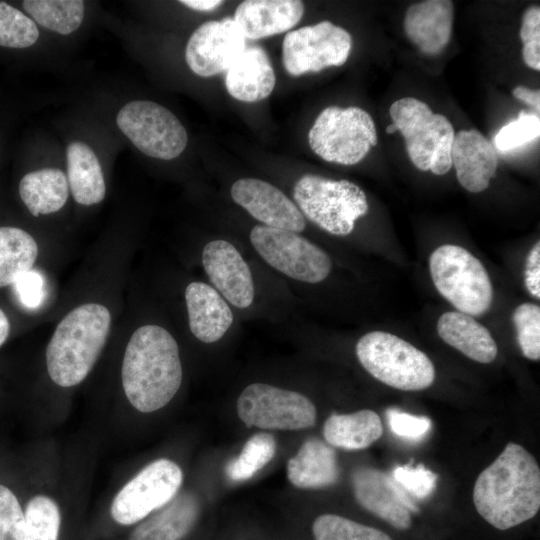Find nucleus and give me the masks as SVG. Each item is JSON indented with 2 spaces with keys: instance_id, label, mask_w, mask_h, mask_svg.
<instances>
[{
  "instance_id": "7ed1b4c3",
  "label": "nucleus",
  "mask_w": 540,
  "mask_h": 540,
  "mask_svg": "<svg viewBox=\"0 0 540 540\" xmlns=\"http://www.w3.org/2000/svg\"><path fill=\"white\" fill-rule=\"evenodd\" d=\"M110 326V311L101 303H83L69 311L57 324L46 348L51 380L64 388L81 383L98 360Z\"/></svg>"
},
{
  "instance_id": "473e14b6",
  "label": "nucleus",
  "mask_w": 540,
  "mask_h": 540,
  "mask_svg": "<svg viewBox=\"0 0 540 540\" xmlns=\"http://www.w3.org/2000/svg\"><path fill=\"white\" fill-rule=\"evenodd\" d=\"M437 474L422 464L398 466L393 470V479L407 493L418 499L429 497L436 488Z\"/></svg>"
},
{
  "instance_id": "5701e85b",
  "label": "nucleus",
  "mask_w": 540,
  "mask_h": 540,
  "mask_svg": "<svg viewBox=\"0 0 540 540\" xmlns=\"http://www.w3.org/2000/svg\"><path fill=\"white\" fill-rule=\"evenodd\" d=\"M67 180L74 200L81 205L100 203L106 194V185L100 162L94 151L84 142L68 145Z\"/></svg>"
},
{
  "instance_id": "4468645a",
  "label": "nucleus",
  "mask_w": 540,
  "mask_h": 540,
  "mask_svg": "<svg viewBox=\"0 0 540 540\" xmlns=\"http://www.w3.org/2000/svg\"><path fill=\"white\" fill-rule=\"evenodd\" d=\"M201 263L212 286L237 309H248L255 298L254 278L247 261L231 242L213 239L201 253Z\"/></svg>"
},
{
  "instance_id": "ea45409f",
  "label": "nucleus",
  "mask_w": 540,
  "mask_h": 540,
  "mask_svg": "<svg viewBox=\"0 0 540 540\" xmlns=\"http://www.w3.org/2000/svg\"><path fill=\"white\" fill-rule=\"evenodd\" d=\"M512 93H515V94H521L525 97H528V98H533V99H539L540 98V91L539 90H531L527 87H524V86H517L513 89Z\"/></svg>"
},
{
  "instance_id": "bb28decb",
  "label": "nucleus",
  "mask_w": 540,
  "mask_h": 540,
  "mask_svg": "<svg viewBox=\"0 0 540 540\" xmlns=\"http://www.w3.org/2000/svg\"><path fill=\"white\" fill-rule=\"evenodd\" d=\"M22 5L39 25L62 35L77 30L84 17L81 0H25Z\"/></svg>"
},
{
  "instance_id": "ddd939ff",
  "label": "nucleus",
  "mask_w": 540,
  "mask_h": 540,
  "mask_svg": "<svg viewBox=\"0 0 540 540\" xmlns=\"http://www.w3.org/2000/svg\"><path fill=\"white\" fill-rule=\"evenodd\" d=\"M245 40L233 18L205 22L188 40L186 63L192 72L201 77L227 71L246 48Z\"/></svg>"
},
{
  "instance_id": "2eb2a0df",
  "label": "nucleus",
  "mask_w": 540,
  "mask_h": 540,
  "mask_svg": "<svg viewBox=\"0 0 540 540\" xmlns=\"http://www.w3.org/2000/svg\"><path fill=\"white\" fill-rule=\"evenodd\" d=\"M233 201L260 225L301 233L306 219L286 194L271 183L257 178H241L230 189Z\"/></svg>"
},
{
  "instance_id": "72a5a7b5",
  "label": "nucleus",
  "mask_w": 540,
  "mask_h": 540,
  "mask_svg": "<svg viewBox=\"0 0 540 540\" xmlns=\"http://www.w3.org/2000/svg\"><path fill=\"white\" fill-rule=\"evenodd\" d=\"M25 515L14 493L0 485V540H23Z\"/></svg>"
},
{
  "instance_id": "4c0bfd02",
  "label": "nucleus",
  "mask_w": 540,
  "mask_h": 540,
  "mask_svg": "<svg viewBox=\"0 0 540 540\" xmlns=\"http://www.w3.org/2000/svg\"><path fill=\"white\" fill-rule=\"evenodd\" d=\"M181 4L198 11H212L221 4L220 0H181Z\"/></svg>"
},
{
  "instance_id": "cd10ccee",
  "label": "nucleus",
  "mask_w": 540,
  "mask_h": 540,
  "mask_svg": "<svg viewBox=\"0 0 540 540\" xmlns=\"http://www.w3.org/2000/svg\"><path fill=\"white\" fill-rule=\"evenodd\" d=\"M275 452L274 436L265 432L257 433L247 440L240 454L227 464L226 475L234 482L248 480L272 460Z\"/></svg>"
},
{
  "instance_id": "c756f323",
  "label": "nucleus",
  "mask_w": 540,
  "mask_h": 540,
  "mask_svg": "<svg viewBox=\"0 0 540 540\" xmlns=\"http://www.w3.org/2000/svg\"><path fill=\"white\" fill-rule=\"evenodd\" d=\"M312 533L315 540H392L379 529L330 513L314 520Z\"/></svg>"
},
{
  "instance_id": "7c9ffc66",
  "label": "nucleus",
  "mask_w": 540,
  "mask_h": 540,
  "mask_svg": "<svg viewBox=\"0 0 540 540\" xmlns=\"http://www.w3.org/2000/svg\"><path fill=\"white\" fill-rule=\"evenodd\" d=\"M39 37L35 22L20 10L0 1V46L27 48Z\"/></svg>"
},
{
  "instance_id": "412c9836",
  "label": "nucleus",
  "mask_w": 540,
  "mask_h": 540,
  "mask_svg": "<svg viewBox=\"0 0 540 540\" xmlns=\"http://www.w3.org/2000/svg\"><path fill=\"white\" fill-rule=\"evenodd\" d=\"M339 473L334 449L317 438L306 440L287 462L288 480L297 488L328 487L338 481Z\"/></svg>"
},
{
  "instance_id": "dca6fc26",
  "label": "nucleus",
  "mask_w": 540,
  "mask_h": 540,
  "mask_svg": "<svg viewBox=\"0 0 540 540\" xmlns=\"http://www.w3.org/2000/svg\"><path fill=\"white\" fill-rule=\"evenodd\" d=\"M352 488L358 504L398 530L412 524L411 513L418 509L392 477L371 467L352 473Z\"/></svg>"
},
{
  "instance_id": "37998d69",
  "label": "nucleus",
  "mask_w": 540,
  "mask_h": 540,
  "mask_svg": "<svg viewBox=\"0 0 540 540\" xmlns=\"http://www.w3.org/2000/svg\"><path fill=\"white\" fill-rule=\"evenodd\" d=\"M397 130H398V129H397V127L395 126L394 123H393V124H390V125H388V126L386 127V132H387L388 134L395 133Z\"/></svg>"
},
{
  "instance_id": "2f4dec72",
  "label": "nucleus",
  "mask_w": 540,
  "mask_h": 540,
  "mask_svg": "<svg viewBox=\"0 0 540 540\" xmlns=\"http://www.w3.org/2000/svg\"><path fill=\"white\" fill-rule=\"evenodd\" d=\"M512 320L522 354L530 360L540 359V307L523 303L516 307Z\"/></svg>"
},
{
  "instance_id": "423d86ee",
  "label": "nucleus",
  "mask_w": 540,
  "mask_h": 540,
  "mask_svg": "<svg viewBox=\"0 0 540 540\" xmlns=\"http://www.w3.org/2000/svg\"><path fill=\"white\" fill-rule=\"evenodd\" d=\"M429 268L438 292L459 312L478 316L489 310L493 300L489 275L468 250L442 245L431 253Z\"/></svg>"
},
{
  "instance_id": "f704fd0d",
  "label": "nucleus",
  "mask_w": 540,
  "mask_h": 540,
  "mask_svg": "<svg viewBox=\"0 0 540 540\" xmlns=\"http://www.w3.org/2000/svg\"><path fill=\"white\" fill-rule=\"evenodd\" d=\"M386 416L392 432L408 440L422 439L432 426L428 417L415 416L397 409H388Z\"/></svg>"
},
{
  "instance_id": "a878e982",
  "label": "nucleus",
  "mask_w": 540,
  "mask_h": 540,
  "mask_svg": "<svg viewBox=\"0 0 540 540\" xmlns=\"http://www.w3.org/2000/svg\"><path fill=\"white\" fill-rule=\"evenodd\" d=\"M38 257V245L25 230L0 227V288L14 285L25 272L31 270Z\"/></svg>"
},
{
  "instance_id": "9b49d317",
  "label": "nucleus",
  "mask_w": 540,
  "mask_h": 540,
  "mask_svg": "<svg viewBox=\"0 0 540 540\" xmlns=\"http://www.w3.org/2000/svg\"><path fill=\"white\" fill-rule=\"evenodd\" d=\"M352 48V37L330 21L290 31L283 39L282 60L292 76L341 66Z\"/></svg>"
},
{
  "instance_id": "f257e3e1",
  "label": "nucleus",
  "mask_w": 540,
  "mask_h": 540,
  "mask_svg": "<svg viewBox=\"0 0 540 540\" xmlns=\"http://www.w3.org/2000/svg\"><path fill=\"white\" fill-rule=\"evenodd\" d=\"M473 502L480 516L499 530L533 518L540 508V468L531 453L509 442L477 477Z\"/></svg>"
},
{
  "instance_id": "f03ea898",
  "label": "nucleus",
  "mask_w": 540,
  "mask_h": 540,
  "mask_svg": "<svg viewBox=\"0 0 540 540\" xmlns=\"http://www.w3.org/2000/svg\"><path fill=\"white\" fill-rule=\"evenodd\" d=\"M179 347L173 335L157 324L139 326L123 356L124 393L138 411L151 413L166 406L182 383Z\"/></svg>"
},
{
  "instance_id": "6e6552de",
  "label": "nucleus",
  "mask_w": 540,
  "mask_h": 540,
  "mask_svg": "<svg viewBox=\"0 0 540 540\" xmlns=\"http://www.w3.org/2000/svg\"><path fill=\"white\" fill-rule=\"evenodd\" d=\"M239 418L248 426L261 429L299 430L316 422V407L304 394L268 383L255 382L240 393Z\"/></svg>"
},
{
  "instance_id": "f8f14e48",
  "label": "nucleus",
  "mask_w": 540,
  "mask_h": 540,
  "mask_svg": "<svg viewBox=\"0 0 540 540\" xmlns=\"http://www.w3.org/2000/svg\"><path fill=\"white\" fill-rule=\"evenodd\" d=\"M370 114L359 107L325 108L308 133L310 148L322 159L342 165H354L367 154L363 132L370 130Z\"/></svg>"
},
{
  "instance_id": "0eeeda50",
  "label": "nucleus",
  "mask_w": 540,
  "mask_h": 540,
  "mask_svg": "<svg viewBox=\"0 0 540 540\" xmlns=\"http://www.w3.org/2000/svg\"><path fill=\"white\" fill-rule=\"evenodd\" d=\"M249 240L266 264L295 281L320 283L332 270L328 253L300 233L259 224L251 229Z\"/></svg>"
},
{
  "instance_id": "c85d7f7f",
  "label": "nucleus",
  "mask_w": 540,
  "mask_h": 540,
  "mask_svg": "<svg viewBox=\"0 0 540 540\" xmlns=\"http://www.w3.org/2000/svg\"><path fill=\"white\" fill-rule=\"evenodd\" d=\"M23 540H59L61 513L50 497L38 495L29 500L25 511Z\"/></svg>"
},
{
  "instance_id": "20e7f679",
  "label": "nucleus",
  "mask_w": 540,
  "mask_h": 540,
  "mask_svg": "<svg viewBox=\"0 0 540 540\" xmlns=\"http://www.w3.org/2000/svg\"><path fill=\"white\" fill-rule=\"evenodd\" d=\"M355 352L364 369L390 387L419 391L434 382L435 368L430 358L394 334L368 332L357 341Z\"/></svg>"
},
{
  "instance_id": "c9c22d12",
  "label": "nucleus",
  "mask_w": 540,
  "mask_h": 540,
  "mask_svg": "<svg viewBox=\"0 0 540 540\" xmlns=\"http://www.w3.org/2000/svg\"><path fill=\"white\" fill-rule=\"evenodd\" d=\"M19 301L27 308H37L44 297L43 277L33 269L23 273L14 283Z\"/></svg>"
},
{
  "instance_id": "4be33fe9",
  "label": "nucleus",
  "mask_w": 540,
  "mask_h": 540,
  "mask_svg": "<svg viewBox=\"0 0 540 540\" xmlns=\"http://www.w3.org/2000/svg\"><path fill=\"white\" fill-rule=\"evenodd\" d=\"M437 331L445 343L476 362L491 363L498 354L489 330L470 315L445 312L438 319Z\"/></svg>"
},
{
  "instance_id": "58836bf2",
  "label": "nucleus",
  "mask_w": 540,
  "mask_h": 540,
  "mask_svg": "<svg viewBox=\"0 0 540 540\" xmlns=\"http://www.w3.org/2000/svg\"><path fill=\"white\" fill-rule=\"evenodd\" d=\"M10 331L9 320L2 309H0V347L6 341Z\"/></svg>"
},
{
  "instance_id": "aec40b11",
  "label": "nucleus",
  "mask_w": 540,
  "mask_h": 540,
  "mask_svg": "<svg viewBox=\"0 0 540 540\" xmlns=\"http://www.w3.org/2000/svg\"><path fill=\"white\" fill-rule=\"evenodd\" d=\"M200 514L196 496L183 493L137 523L127 540H182Z\"/></svg>"
},
{
  "instance_id": "6ab92c4d",
  "label": "nucleus",
  "mask_w": 540,
  "mask_h": 540,
  "mask_svg": "<svg viewBox=\"0 0 540 540\" xmlns=\"http://www.w3.org/2000/svg\"><path fill=\"white\" fill-rule=\"evenodd\" d=\"M226 72L227 91L239 101L263 100L275 87L273 67L267 53L259 46H246Z\"/></svg>"
},
{
  "instance_id": "79ce46f5",
  "label": "nucleus",
  "mask_w": 540,
  "mask_h": 540,
  "mask_svg": "<svg viewBox=\"0 0 540 540\" xmlns=\"http://www.w3.org/2000/svg\"><path fill=\"white\" fill-rule=\"evenodd\" d=\"M525 64L529 67H531L532 69L536 70V71H540V62H536V61H533V60H526L524 61Z\"/></svg>"
},
{
  "instance_id": "a211bd4d",
  "label": "nucleus",
  "mask_w": 540,
  "mask_h": 540,
  "mask_svg": "<svg viewBox=\"0 0 540 540\" xmlns=\"http://www.w3.org/2000/svg\"><path fill=\"white\" fill-rule=\"evenodd\" d=\"M303 13V2L298 0H246L233 19L245 39L258 40L290 30Z\"/></svg>"
},
{
  "instance_id": "f3484780",
  "label": "nucleus",
  "mask_w": 540,
  "mask_h": 540,
  "mask_svg": "<svg viewBox=\"0 0 540 540\" xmlns=\"http://www.w3.org/2000/svg\"><path fill=\"white\" fill-rule=\"evenodd\" d=\"M184 299L189 329L197 340L215 343L231 328L232 308L212 285L192 281L185 288Z\"/></svg>"
},
{
  "instance_id": "1a4fd4ad",
  "label": "nucleus",
  "mask_w": 540,
  "mask_h": 540,
  "mask_svg": "<svg viewBox=\"0 0 540 540\" xmlns=\"http://www.w3.org/2000/svg\"><path fill=\"white\" fill-rule=\"evenodd\" d=\"M116 123L136 148L153 158L174 159L187 146L182 123L167 108L152 101L127 103L118 112Z\"/></svg>"
},
{
  "instance_id": "39448f33",
  "label": "nucleus",
  "mask_w": 540,
  "mask_h": 540,
  "mask_svg": "<svg viewBox=\"0 0 540 540\" xmlns=\"http://www.w3.org/2000/svg\"><path fill=\"white\" fill-rule=\"evenodd\" d=\"M293 199L305 219L336 236L350 234L368 212L365 192L345 179L305 174L294 185Z\"/></svg>"
},
{
  "instance_id": "9d476101",
  "label": "nucleus",
  "mask_w": 540,
  "mask_h": 540,
  "mask_svg": "<svg viewBox=\"0 0 540 540\" xmlns=\"http://www.w3.org/2000/svg\"><path fill=\"white\" fill-rule=\"evenodd\" d=\"M183 482L181 468L161 458L145 466L114 497L110 514L122 526L137 524L170 502Z\"/></svg>"
},
{
  "instance_id": "e433bc0d",
  "label": "nucleus",
  "mask_w": 540,
  "mask_h": 540,
  "mask_svg": "<svg viewBox=\"0 0 540 540\" xmlns=\"http://www.w3.org/2000/svg\"><path fill=\"white\" fill-rule=\"evenodd\" d=\"M524 283L529 293L540 298V243L537 241L530 250L525 265Z\"/></svg>"
},
{
  "instance_id": "b1692460",
  "label": "nucleus",
  "mask_w": 540,
  "mask_h": 540,
  "mask_svg": "<svg viewBox=\"0 0 540 540\" xmlns=\"http://www.w3.org/2000/svg\"><path fill=\"white\" fill-rule=\"evenodd\" d=\"M383 434L379 415L369 409L350 414H331L323 425V436L330 446L345 450L369 447Z\"/></svg>"
},
{
  "instance_id": "393cba45",
  "label": "nucleus",
  "mask_w": 540,
  "mask_h": 540,
  "mask_svg": "<svg viewBox=\"0 0 540 540\" xmlns=\"http://www.w3.org/2000/svg\"><path fill=\"white\" fill-rule=\"evenodd\" d=\"M19 194L33 216L57 212L68 199L67 176L57 168H43L27 173L19 183Z\"/></svg>"
},
{
  "instance_id": "a19ab883",
  "label": "nucleus",
  "mask_w": 540,
  "mask_h": 540,
  "mask_svg": "<svg viewBox=\"0 0 540 540\" xmlns=\"http://www.w3.org/2000/svg\"><path fill=\"white\" fill-rule=\"evenodd\" d=\"M512 94L516 99L521 100V101L525 102L526 104L536 108L537 111H540V98L539 99H533V98L525 97V96H523L521 94H515V93H512Z\"/></svg>"
}]
</instances>
